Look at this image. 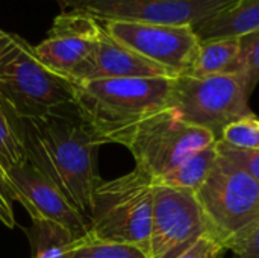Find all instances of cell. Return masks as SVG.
<instances>
[{
    "label": "cell",
    "instance_id": "obj_9",
    "mask_svg": "<svg viewBox=\"0 0 259 258\" xmlns=\"http://www.w3.org/2000/svg\"><path fill=\"white\" fill-rule=\"evenodd\" d=\"M102 32V23L91 15L64 11L55 18L47 38L33 47L35 55L53 73L79 84L93 64Z\"/></svg>",
    "mask_w": 259,
    "mask_h": 258
},
{
    "label": "cell",
    "instance_id": "obj_1",
    "mask_svg": "<svg viewBox=\"0 0 259 258\" xmlns=\"http://www.w3.org/2000/svg\"><path fill=\"white\" fill-rule=\"evenodd\" d=\"M21 126L26 158L59 187L90 224L93 195L100 182L96 154L105 144L99 132L74 102L21 119Z\"/></svg>",
    "mask_w": 259,
    "mask_h": 258
},
{
    "label": "cell",
    "instance_id": "obj_3",
    "mask_svg": "<svg viewBox=\"0 0 259 258\" xmlns=\"http://www.w3.org/2000/svg\"><path fill=\"white\" fill-rule=\"evenodd\" d=\"M76 99V84L39 62L33 46L0 29V100L20 119L41 116Z\"/></svg>",
    "mask_w": 259,
    "mask_h": 258
},
{
    "label": "cell",
    "instance_id": "obj_6",
    "mask_svg": "<svg viewBox=\"0 0 259 258\" xmlns=\"http://www.w3.org/2000/svg\"><path fill=\"white\" fill-rule=\"evenodd\" d=\"M214 143L212 134L184 122L168 108L135 125L121 144L132 154L135 167L156 181Z\"/></svg>",
    "mask_w": 259,
    "mask_h": 258
},
{
    "label": "cell",
    "instance_id": "obj_16",
    "mask_svg": "<svg viewBox=\"0 0 259 258\" xmlns=\"http://www.w3.org/2000/svg\"><path fill=\"white\" fill-rule=\"evenodd\" d=\"M217 160H219V149H217V143H214L190 155L167 175L153 181V184L191 190L196 193L208 179Z\"/></svg>",
    "mask_w": 259,
    "mask_h": 258
},
{
    "label": "cell",
    "instance_id": "obj_5",
    "mask_svg": "<svg viewBox=\"0 0 259 258\" xmlns=\"http://www.w3.org/2000/svg\"><path fill=\"white\" fill-rule=\"evenodd\" d=\"M250 93L243 73L214 76H178L170 109L184 122L202 128L219 141L234 122L252 114Z\"/></svg>",
    "mask_w": 259,
    "mask_h": 258
},
{
    "label": "cell",
    "instance_id": "obj_21",
    "mask_svg": "<svg viewBox=\"0 0 259 258\" xmlns=\"http://www.w3.org/2000/svg\"><path fill=\"white\" fill-rule=\"evenodd\" d=\"M240 65L246 78L247 90L252 94L259 84V30L241 36Z\"/></svg>",
    "mask_w": 259,
    "mask_h": 258
},
{
    "label": "cell",
    "instance_id": "obj_11",
    "mask_svg": "<svg viewBox=\"0 0 259 258\" xmlns=\"http://www.w3.org/2000/svg\"><path fill=\"white\" fill-rule=\"evenodd\" d=\"M103 29L120 44L164 67L175 78L188 75L200 41L191 26L106 21Z\"/></svg>",
    "mask_w": 259,
    "mask_h": 258
},
{
    "label": "cell",
    "instance_id": "obj_18",
    "mask_svg": "<svg viewBox=\"0 0 259 258\" xmlns=\"http://www.w3.org/2000/svg\"><path fill=\"white\" fill-rule=\"evenodd\" d=\"M32 258H64L74 237L52 222L32 220Z\"/></svg>",
    "mask_w": 259,
    "mask_h": 258
},
{
    "label": "cell",
    "instance_id": "obj_8",
    "mask_svg": "<svg viewBox=\"0 0 259 258\" xmlns=\"http://www.w3.org/2000/svg\"><path fill=\"white\" fill-rule=\"evenodd\" d=\"M206 234L211 231L194 192L155 184L149 258H176Z\"/></svg>",
    "mask_w": 259,
    "mask_h": 258
},
{
    "label": "cell",
    "instance_id": "obj_4",
    "mask_svg": "<svg viewBox=\"0 0 259 258\" xmlns=\"http://www.w3.org/2000/svg\"><path fill=\"white\" fill-rule=\"evenodd\" d=\"M153 179L140 169L100 181L93 195L88 236L141 248L149 254Z\"/></svg>",
    "mask_w": 259,
    "mask_h": 258
},
{
    "label": "cell",
    "instance_id": "obj_25",
    "mask_svg": "<svg viewBox=\"0 0 259 258\" xmlns=\"http://www.w3.org/2000/svg\"><path fill=\"white\" fill-rule=\"evenodd\" d=\"M12 201H15L14 190L6 178L5 170L0 167V222L8 228L15 227V216L12 210Z\"/></svg>",
    "mask_w": 259,
    "mask_h": 258
},
{
    "label": "cell",
    "instance_id": "obj_23",
    "mask_svg": "<svg viewBox=\"0 0 259 258\" xmlns=\"http://www.w3.org/2000/svg\"><path fill=\"white\" fill-rule=\"evenodd\" d=\"M223 246L237 258H259V222L229 239Z\"/></svg>",
    "mask_w": 259,
    "mask_h": 258
},
{
    "label": "cell",
    "instance_id": "obj_15",
    "mask_svg": "<svg viewBox=\"0 0 259 258\" xmlns=\"http://www.w3.org/2000/svg\"><path fill=\"white\" fill-rule=\"evenodd\" d=\"M241 38H215L200 41L190 76H214L243 73L240 65Z\"/></svg>",
    "mask_w": 259,
    "mask_h": 258
},
{
    "label": "cell",
    "instance_id": "obj_7",
    "mask_svg": "<svg viewBox=\"0 0 259 258\" xmlns=\"http://www.w3.org/2000/svg\"><path fill=\"white\" fill-rule=\"evenodd\" d=\"M196 196L211 234L222 245L259 222V182L220 154Z\"/></svg>",
    "mask_w": 259,
    "mask_h": 258
},
{
    "label": "cell",
    "instance_id": "obj_12",
    "mask_svg": "<svg viewBox=\"0 0 259 258\" xmlns=\"http://www.w3.org/2000/svg\"><path fill=\"white\" fill-rule=\"evenodd\" d=\"M20 202L32 220H46L68 231L74 240L88 233V220L65 198L59 187L29 160L5 172Z\"/></svg>",
    "mask_w": 259,
    "mask_h": 258
},
{
    "label": "cell",
    "instance_id": "obj_19",
    "mask_svg": "<svg viewBox=\"0 0 259 258\" xmlns=\"http://www.w3.org/2000/svg\"><path fill=\"white\" fill-rule=\"evenodd\" d=\"M64 258H149V254L132 245L103 242L85 234L68 246Z\"/></svg>",
    "mask_w": 259,
    "mask_h": 258
},
{
    "label": "cell",
    "instance_id": "obj_20",
    "mask_svg": "<svg viewBox=\"0 0 259 258\" xmlns=\"http://www.w3.org/2000/svg\"><path fill=\"white\" fill-rule=\"evenodd\" d=\"M219 141L237 149L259 151V119L255 114H249L231 123Z\"/></svg>",
    "mask_w": 259,
    "mask_h": 258
},
{
    "label": "cell",
    "instance_id": "obj_24",
    "mask_svg": "<svg viewBox=\"0 0 259 258\" xmlns=\"http://www.w3.org/2000/svg\"><path fill=\"white\" fill-rule=\"evenodd\" d=\"M225 251L226 249L222 242H219L214 236L206 234L176 258H223Z\"/></svg>",
    "mask_w": 259,
    "mask_h": 258
},
{
    "label": "cell",
    "instance_id": "obj_26",
    "mask_svg": "<svg viewBox=\"0 0 259 258\" xmlns=\"http://www.w3.org/2000/svg\"><path fill=\"white\" fill-rule=\"evenodd\" d=\"M59 5H62L64 8H65V11H71V9H74L82 0H56Z\"/></svg>",
    "mask_w": 259,
    "mask_h": 258
},
{
    "label": "cell",
    "instance_id": "obj_13",
    "mask_svg": "<svg viewBox=\"0 0 259 258\" xmlns=\"http://www.w3.org/2000/svg\"><path fill=\"white\" fill-rule=\"evenodd\" d=\"M103 27V26H102ZM115 78H175L164 67L120 44L103 29L100 43L85 81Z\"/></svg>",
    "mask_w": 259,
    "mask_h": 258
},
{
    "label": "cell",
    "instance_id": "obj_10",
    "mask_svg": "<svg viewBox=\"0 0 259 258\" xmlns=\"http://www.w3.org/2000/svg\"><path fill=\"white\" fill-rule=\"evenodd\" d=\"M237 0H82V11L100 23L127 21L164 26H202Z\"/></svg>",
    "mask_w": 259,
    "mask_h": 258
},
{
    "label": "cell",
    "instance_id": "obj_14",
    "mask_svg": "<svg viewBox=\"0 0 259 258\" xmlns=\"http://www.w3.org/2000/svg\"><path fill=\"white\" fill-rule=\"evenodd\" d=\"M199 41L241 38L259 30V0H237L229 8L194 29Z\"/></svg>",
    "mask_w": 259,
    "mask_h": 258
},
{
    "label": "cell",
    "instance_id": "obj_22",
    "mask_svg": "<svg viewBox=\"0 0 259 258\" xmlns=\"http://www.w3.org/2000/svg\"><path fill=\"white\" fill-rule=\"evenodd\" d=\"M217 149L220 157L241 169L244 173H247L250 178H253L259 182V151L250 149H237L232 146H228L222 141H217Z\"/></svg>",
    "mask_w": 259,
    "mask_h": 258
},
{
    "label": "cell",
    "instance_id": "obj_17",
    "mask_svg": "<svg viewBox=\"0 0 259 258\" xmlns=\"http://www.w3.org/2000/svg\"><path fill=\"white\" fill-rule=\"evenodd\" d=\"M26 160L21 119L0 100V167L6 172Z\"/></svg>",
    "mask_w": 259,
    "mask_h": 258
},
{
    "label": "cell",
    "instance_id": "obj_2",
    "mask_svg": "<svg viewBox=\"0 0 259 258\" xmlns=\"http://www.w3.org/2000/svg\"><path fill=\"white\" fill-rule=\"evenodd\" d=\"M176 78H115L76 84L74 103L102 137L121 144L144 119L170 108Z\"/></svg>",
    "mask_w": 259,
    "mask_h": 258
}]
</instances>
